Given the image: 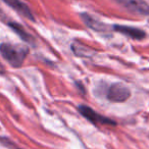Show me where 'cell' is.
Wrapping results in <instances>:
<instances>
[{
  "instance_id": "6da1fadb",
  "label": "cell",
  "mask_w": 149,
  "mask_h": 149,
  "mask_svg": "<svg viewBox=\"0 0 149 149\" xmlns=\"http://www.w3.org/2000/svg\"><path fill=\"white\" fill-rule=\"evenodd\" d=\"M29 53V49L23 45L11 43L0 44V54L13 68H21Z\"/></svg>"
},
{
  "instance_id": "7a4b0ae2",
  "label": "cell",
  "mask_w": 149,
  "mask_h": 149,
  "mask_svg": "<svg viewBox=\"0 0 149 149\" xmlns=\"http://www.w3.org/2000/svg\"><path fill=\"white\" fill-rule=\"evenodd\" d=\"M131 96V91L126 85L122 83H114L109 86L106 97L111 102H124Z\"/></svg>"
},
{
  "instance_id": "3957f363",
  "label": "cell",
  "mask_w": 149,
  "mask_h": 149,
  "mask_svg": "<svg viewBox=\"0 0 149 149\" xmlns=\"http://www.w3.org/2000/svg\"><path fill=\"white\" fill-rule=\"evenodd\" d=\"M79 112L89 122L93 123L94 125H109V126H116V123L113 120H110L108 118L101 116V114L97 113L95 110H93L91 107L87 105H79L78 107Z\"/></svg>"
},
{
  "instance_id": "277c9868",
  "label": "cell",
  "mask_w": 149,
  "mask_h": 149,
  "mask_svg": "<svg viewBox=\"0 0 149 149\" xmlns=\"http://www.w3.org/2000/svg\"><path fill=\"white\" fill-rule=\"evenodd\" d=\"M124 8L134 13L142 15H149V5L142 0H114Z\"/></svg>"
},
{
  "instance_id": "5b68a950",
  "label": "cell",
  "mask_w": 149,
  "mask_h": 149,
  "mask_svg": "<svg viewBox=\"0 0 149 149\" xmlns=\"http://www.w3.org/2000/svg\"><path fill=\"white\" fill-rule=\"evenodd\" d=\"M112 29L114 31L118 32L120 34L128 36L134 40H142L146 37V33L143 30L138 29V28L129 27V26H123V25H113Z\"/></svg>"
},
{
  "instance_id": "8992f818",
  "label": "cell",
  "mask_w": 149,
  "mask_h": 149,
  "mask_svg": "<svg viewBox=\"0 0 149 149\" xmlns=\"http://www.w3.org/2000/svg\"><path fill=\"white\" fill-rule=\"evenodd\" d=\"M3 1L8 6H10L13 9H15L17 13H19L21 15H23L24 17H27L28 19H30L32 22L35 21V17H34L31 9L23 1H21V0H3Z\"/></svg>"
},
{
  "instance_id": "52a82bcc",
  "label": "cell",
  "mask_w": 149,
  "mask_h": 149,
  "mask_svg": "<svg viewBox=\"0 0 149 149\" xmlns=\"http://www.w3.org/2000/svg\"><path fill=\"white\" fill-rule=\"evenodd\" d=\"M82 21L84 22L86 26L90 29L94 30L96 32H105L107 30V26L100 22L99 19H96L94 17L88 15V13H82L81 15Z\"/></svg>"
},
{
  "instance_id": "ba28073f",
  "label": "cell",
  "mask_w": 149,
  "mask_h": 149,
  "mask_svg": "<svg viewBox=\"0 0 149 149\" xmlns=\"http://www.w3.org/2000/svg\"><path fill=\"white\" fill-rule=\"evenodd\" d=\"M8 27L10 28L13 32H15L17 35H19V37L21 38L24 42L32 44V45L35 44V39H34V37L29 32L26 31V29L22 25L15 23V22H10V23H8Z\"/></svg>"
},
{
  "instance_id": "9c48e42d",
  "label": "cell",
  "mask_w": 149,
  "mask_h": 149,
  "mask_svg": "<svg viewBox=\"0 0 149 149\" xmlns=\"http://www.w3.org/2000/svg\"><path fill=\"white\" fill-rule=\"evenodd\" d=\"M72 50L77 56H81V57H90L92 56L95 51H93V49L87 47L86 45L81 43H78V42H74L72 44Z\"/></svg>"
}]
</instances>
